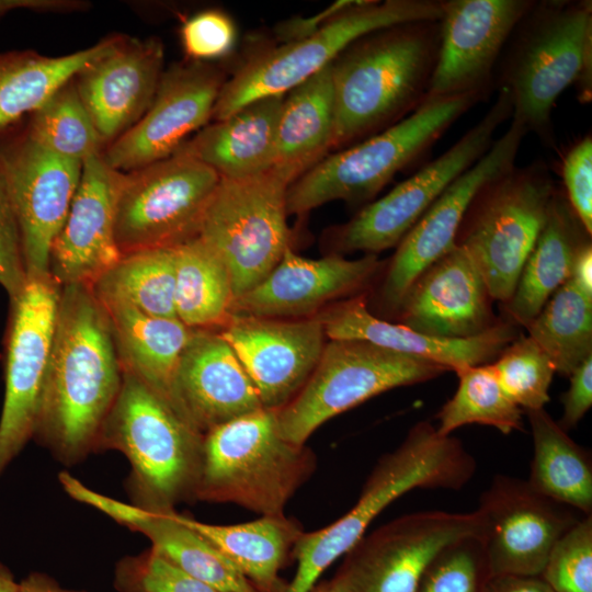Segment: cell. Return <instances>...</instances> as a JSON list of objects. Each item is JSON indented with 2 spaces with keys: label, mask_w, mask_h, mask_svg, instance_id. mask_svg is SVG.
I'll list each match as a JSON object with an SVG mask.
<instances>
[{
  "label": "cell",
  "mask_w": 592,
  "mask_h": 592,
  "mask_svg": "<svg viewBox=\"0 0 592 592\" xmlns=\"http://www.w3.org/2000/svg\"><path fill=\"white\" fill-rule=\"evenodd\" d=\"M308 592H343L339 581L333 577L323 582H317Z\"/></svg>",
  "instance_id": "obj_55"
},
{
  "label": "cell",
  "mask_w": 592,
  "mask_h": 592,
  "mask_svg": "<svg viewBox=\"0 0 592 592\" xmlns=\"http://www.w3.org/2000/svg\"><path fill=\"white\" fill-rule=\"evenodd\" d=\"M158 37L116 34L113 45L73 78L79 96L106 147L147 112L164 70Z\"/></svg>",
  "instance_id": "obj_22"
},
{
  "label": "cell",
  "mask_w": 592,
  "mask_h": 592,
  "mask_svg": "<svg viewBox=\"0 0 592 592\" xmlns=\"http://www.w3.org/2000/svg\"><path fill=\"white\" fill-rule=\"evenodd\" d=\"M458 387L436 414L441 435L467 424H482L503 434L523 429V410L500 386L491 364L466 366L456 371Z\"/></svg>",
  "instance_id": "obj_39"
},
{
  "label": "cell",
  "mask_w": 592,
  "mask_h": 592,
  "mask_svg": "<svg viewBox=\"0 0 592 592\" xmlns=\"http://www.w3.org/2000/svg\"><path fill=\"white\" fill-rule=\"evenodd\" d=\"M218 331L237 354L262 407L275 411L303 389L327 343L317 316L300 319L231 316Z\"/></svg>",
  "instance_id": "obj_21"
},
{
  "label": "cell",
  "mask_w": 592,
  "mask_h": 592,
  "mask_svg": "<svg viewBox=\"0 0 592 592\" xmlns=\"http://www.w3.org/2000/svg\"><path fill=\"white\" fill-rule=\"evenodd\" d=\"M510 39L499 88L509 93L511 118L526 133L551 140L558 96L576 83L579 100H591V1L534 2Z\"/></svg>",
  "instance_id": "obj_4"
},
{
  "label": "cell",
  "mask_w": 592,
  "mask_h": 592,
  "mask_svg": "<svg viewBox=\"0 0 592 592\" xmlns=\"http://www.w3.org/2000/svg\"><path fill=\"white\" fill-rule=\"evenodd\" d=\"M445 367L361 340H330L311 376L276 411L281 435L295 444L328 420L390 389L433 379Z\"/></svg>",
  "instance_id": "obj_9"
},
{
  "label": "cell",
  "mask_w": 592,
  "mask_h": 592,
  "mask_svg": "<svg viewBox=\"0 0 592 592\" xmlns=\"http://www.w3.org/2000/svg\"><path fill=\"white\" fill-rule=\"evenodd\" d=\"M114 588L118 592H221L174 567L151 547L117 561Z\"/></svg>",
  "instance_id": "obj_44"
},
{
  "label": "cell",
  "mask_w": 592,
  "mask_h": 592,
  "mask_svg": "<svg viewBox=\"0 0 592 592\" xmlns=\"http://www.w3.org/2000/svg\"><path fill=\"white\" fill-rule=\"evenodd\" d=\"M330 340H361L379 348L424 358L448 371L489 364L515 337L510 323H496L465 339L432 337L402 323L375 317L364 297L356 296L329 306L316 315Z\"/></svg>",
  "instance_id": "obj_28"
},
{
  "label": "cell",
  "mask_w": 592,
  "mask_h": 592,
  "mask_svg": "<svg viewBox=\"0 0 592 592\" xmlns=\"http://www.w3.org/2000/svg\"><path fill=\"white\" fill-rule=\"evenodd\" d=\"M288 186L273 170L253 178L220 179L208 203L198 237L227 265L235 297L261 282L291 247Z\"/></svg>",
  "instance_id": "obj_11"
},
{
  "label": "cell",
  "mask_w": 592,
  "mask_h": 592,
  "mask_svg": "<svg viewBox=\"0 0 592 592\" xmlns=\"http://www.w3.org/2000/svg\"><path fill=\"white\" fill-rule=\"evenodd\" d=\"M19 592H86L62 588L54 578L34 571L19 582Z\"/></svg>",
  "instance_id": "obj_53"
},
{
  "label": "cell",
  "mask_w": 592,
  "mask_h": 592,
  "mask_svg": "<svg viewBox=\"0 0 592 592\" xmlns=\"http://www.w3.org/2000/svg\"><path fill=\"white\" fill-rule=\"evenodd\" d=\"M0 592H19V582L2 561H0Z\"/></svg>",
  "instance_id": "obj_54"
},
{
  "label": "cell",
  "mask_w": 592,
  "mask_h": 592,
  "mask_svg": "<svg viewBox=\"0 0 592 592\" xmlns=\"http://www.w3.org/2000/svg\"><path fill=\"white\" fill-rule=\"evenodd\" d=\"M60 286L29 277L11 303L0 415V476L34 437L48 378Z\"/></svg>",
  "instance_id": "obj_14"
},
{
  "label": "cell",
  "mask_w": 592,
  "mask_h": 592,
  "mask_svg": "<svg viewBox=\"0 0 592 592\" xmlns=\"http://www.w3.org/2000/svg\"><path fill=\"white\" fill-rule=\"evenodd\" d=\"M490 577L481 540L478 536H467L439 551L414 592H483Z\"/></svg>",
  "instance_id": "obj_42"
},
{
  "label": "cell",
  "mask_w": 592,
  "mask_h": 592,
  "mask_svg": "<svg viewBox=\"0 0 592 592\" xmlns=\"http://www.w3.org/2000/svg\"><path fill=\"white\" fill-rule=\"evenodd\" d=\"M118 172L103 153L82 163L77 192L49 253L48 273L60 287L91 286L122 257L115 240Z\"/></svg>",
  "instance_id": "obj_24"
},
{
  "label": "cell",
  "mask_w": 592,
  "mask_h": 592,
  "mask_svg": "<svg viewBox=\"0 0 592 592\" xmlns=\"http://www.w3.org/2000/svg\"><path fill=\"white\" fill-rule=\"evenodd\" d=\"M88 2L78 0H0V20L13 10H32L37 12H73L82 11Z\"/></svg>",
  "instance_id": "obj_51"
},
{
  "label": "cell",
  "mask_w": 592,
  "mask_h": 592,
  "mask_svg": "<svg viewBox=\"0 0 592 592\" xmlns=\"http://www.w3.org/2000/svg\"><path fill=\"white\" fill-rule=\"evenodd\" d=\"M533 437L530 487L583 515L592 511V460L545 409L526 411Z\"/></svg>",
  "instance_id": "obj_34"
},
{
  "label": "cell",
  "mask_w": 592,
  "mask_h": 592,
  "mask_svg": "<svg viewBox=\"0 0 592 592\" xmlns=\"http://www.w3.org/2000/svg\"><path fill=\"white\" fill-rule=\"evenodd\" d=\"M530 0L442 1L436 62L426 96L489 92L500 55Z\"/></svg>",
  "instance_id": "obj_20"
},
{
  "label": "cell",
  "mask_w": 592,
  "mask_h": 592,
  "mask_svg": "<svg viewBox=\"0 0 592 592\" xmlns=\"http://www.w3.org/2000/svg\"><path fill=\"white\" fill-rule=\"evenodd\" d=\"M181 43L187 58L208 62L226 56L236 42L232 20L217 10H206L187 19L181 26Z\"/></svg>",
  "instance_id": "obj_45"
},
{
  "label": "cell",
  "mask_w": 592,
  "mask_h": 592,
  "mask_svg": "<svg viewBox=\"0 0 592 592\" xmlns=\"http://www.w3.org/2000/svg\"><path fill=\"white\" fill-rule=\"evenodd\" d=\"M285 94L254 100L205 125L179 152L213 169L220 179H247L272 170L278 118Z\"/></svg>",
  "instance_id": "obj_29"
},
{
  "label": "cell",
  "mask_w": 592,
  "mask_h": 592,
  "mask_svg": "<svg viewBox=\"0 0 592 592\" xmlns=\"http://www.w3.org/2000/svg\"><path fill=\"white\" fill-rule=\"evenodd\" d=\"M475 470L476 462L460 441L441 435L428 421L417 423L397 448L379 458L356 503L344 515L320 530L304 532L293 550L297 569L285 592H308L405 493L414 489L459 490Z\"/></svg>",
  "instance_id": "obj_3"
},
{
  "label": "cell",
  "mask_w": 592,
  "mask_h": 592,
  "mask_svg": "<svg viewBox=\"0 0 592 592\" xmlns=\"http://www.w3.org/2000/svg\"><path fill=\"white\" fill-rule=\"evenodd\" d=\"M378 266L376 254L356 260L339 254L307 259L289 247L261 282L232 299L230 315L272 319L314 317L327 304L365 286Z\"/></svg>",
  "instance_id": "obj_23"
},
{
  "label": "cell",
  "mask_w": 592,
  "mask_h": 592,
  "mask_svg": "<svg viewBox=\"0 0 592 592\" xmlns=\"http://www.w3.org/2000/svg\"><path fill=\"white\" fill-rule=\"evenodd\" d=\"M0 159L19 223L27 278L48 275L50 249L77 192L82 163L53 155L25 130L0 138Z\"/></svg>",
  "instance_id": "obj_19"
},
{
  "label": "cell",
  "mask_w": 592,
  "mask_h": 592,
  "mask_svg": "<svg viewBox=\"0 0 592 592\" xmlns=\"http://www.w3.org/2000/svg\"><path fill=\"white\" fill-rule=\"evenodd\" d=\"M116 37L91 47L50 57L34 50L0 53V133L36 111L56 90L104 54Z\"/></svg>",
  "instance_id": "obj_35"
},
{
  "label": "cell",
  "mask_w": 592,
  "mask_h": 592,
  "mask_svg": "<svg viewBox=\"0 0 592 592\" xmlns=\"http://www.w3.org/2000/svg\"><path fill=\"white\" fill-rule=\"evenodd\" d=\"M556 192L544 163L512 167L478 194L459 241L476 261L492 299L506 304L547 218Z\"/></svg>",
  "instance_id": "obj_12"
},
{
  "label": "cell",
  "mask_w": 592,
  "mask_h": 592,
  "mask_svg": "<svg viewBox=\"0 0 592 592\" xmlns=\"http://www.w3.org/2000/svg\"><path fill=\"white\" fill-rule=\"evenodd\" d=\"M334 99L331 65L285 94L272 170L289 185L332 149Z\"/></svg>",
  "instance_id": "obj_32"
},
{
  "label": "cell",
  "mask_w": 592,
  "mask_h": 592,
  "mask_svg": "<svg viewBox=\"0 0 592 592\" xmlns=\"http://www.w3.org/2000/svg\"><path fill=\"white\" fill-rule=\"evenodd\" d=\"M490 299L476 261L456 242L414 281L397 310L400 323L415 331L465 339L496 325Z\"/></svg>",
  "instance_id": "obj_25"
},
{
  "label": "cell",
  "mask_w": 592,
  "mask_h": 592,
  "mask_svg": "<svg viewBox=\"0 0 592 592\" xmlns=\"http://www.w3.org/2000/svg\"><path fill=\"white\" fill-rule=\"evenodd\" d=\"M490 364L500 386L515 405L525 411L544 409L556 369L531 337L515 338Z\"/></svg>",
  "instance_id": "obj_41"
},
{
  "label": "cell",
  "mask_w": 592,
  "mask_h": 592,
  "mask_svg": "<svg viewBox=\"0 0 592 592\" xmlns=\"http://www.w3.org/2000/svg\"><path fill=\"white\" fill-rule=\"evenodd\" d=\"M355 2L356 0L337 1L312 16L299 18L284 22L278 26L277 34L283 38L282 41L284 43L306 37L320 29L330 19L353 5Z\"/></svg>",
  "instance_id": "obj_49"
},
{
  "label": "cell",
  "mask_w": 592,
  "mask_h": 592,
  "mask_svg": "<svg viewBox=\"0 0 592 592\" xmlns=\"http://www.w3.org/2000/svg\"><path fill=\"white\" fill-rule=\"evenodd\" d=\"M480 100L474 93L426 96L398 123L322 158L288 186L287 214L301 215L332 201L373 198Z\"/></svg>",
  "instance_id": "obj_7"
},
{
  "label": "cell",
  "mask_w": 592,
  "mask_h": 592,
  "mask_svg": "<svg viewBox=\"0 0 592 592\" xmlns=\"http://www.w3.org/2000/svg\"><path fill=\"white\" fill-rule=\"evenodd\" d=\"M99 300L110 320L123 369L175 411L177 372L193 330L175 318L149 316L119 300Z\"/></svg>",
  "instance_id": "obj_30"
},
{
  "label": "cell",
  "mask_w": 592,
  "mask_h": 592,
  "mask_svg": "<svg viewBox=\"0 0 592 592\" xmlns=\"http://www.w3.org/2000/svg\"><path fill=\"white\" fill-rule=\"evenodd\" d=\"M483 592H555L540 576H492Z\"/></svg>",
  "instance_id": "obj_50"
},
{
  "label": "cell",
  "mask_w": 592,
  "mask_h": 592,
  "mask_svg": "<svg viewBox=\"0 0 592 592\" xmlns=\"http://www.w3.org/2000/svg\"><path fill=\"white\" fill-rule=\"evenodd\" d=\"M569 377V387L561 396L563 412L558 421L566 432L576 428L592 406V355L588 356Z\"/></svg>",
  "instance_id": "obj_48"
},
{
  "label": "cell",
  "mask_w": 592,
  "mask_h": 592,
  "mask_svg": "<svg viewBox=\"0 0 592 592\" xmlns=\"http://www.w3.org/2000/svg\"><path fill=\"white\" fill-rule=\"evenodd\" d=\"M476 511H423L364 534L344 555L334 578L343 592H414L431 560L448 544L480 535Z\"/></svg>",
  "instance_id": "obj_15"
},
{
  "label": "cell",
  "mask_w": 592,
  "mask_h": 592,
  "mask_svg": "<svg viewBox=\"0 0 592 592\" xmlns=\"http://www.w3.org/2000/svg\"><path fill=\"white\" fill-rule=\"evenodd\" d=\"M123 380L104 307L89 285L61 286L48 378L34 437L65 465L95 451Z\"/></svg>",
  "instance_id": "obj_1"
},
{
  "label": "cell",
  "mask_w": 592,
  "mask_h": 592,
  "mask_svg": "<svg viewBox=\"0 0 592 592\" xmlns=\"http://www.w3.org/2000/svg\"><path fill=\"white\" fill-rule=\"evenodd\" d=\"M24 130L37 145L64 159L83 163L104 151V144L73 79L30 115Z\"/></svg>",
  "instance_id": "obj_40"
},
{
  "label": "cell",
  "mask_w": 592,
  "mask_h": 592,
  "mask_svg": "<svg viewBox=\"0 0 592 592\" xmlns=\"http://www.w3.org/2000/svg\"><path fill=\"white\" fill-rule=\"evenodd\" d=\"M441 18L442 1L356 0L310 35L250 57L223 84L212 118L223 119L261 98L286 94L331 65L345 48L367 34Z\"/></svg>",
  "instance_id": "obj_8"
},
{
  "label": "cell",
  "mask_w": 592,
  "mask_h": 592,
  "mask_svg": "<svg viewBox=\"0 0 592 592\" xmlns=\"http://www.w3.org/2000/svg\"><path fill=\"white\" fill-rule=\"evenodd\" d=\"M26 282L21 232L0 159V285L12 301Z\"/></svg>",
  "instance_id": "obj_46"
},
{
  "label": "cell",
  "mask_w": 592,
  "mask_h": 592,
  "mask_svg": "<svg viewBox=\"0 0 592 592\" xmlns=\"http://www.w3.org/2000/svg\"><path fill=\"white\" fill-rule=\"evenodd\" d=\"M219 181L213 169L179 151L118 172L115 240L121 254L175 247L197 237Z\"/></svg>",
  "instance_id": "obj_10"
},
{
  "label": "cell",
  "mask_w": 592,
  "mask_h": 592,
  "mask_svg": "<svg viewBox=\"0 0 592 592\" xmlns=\"http://www.w3.org/2000/svg\"><path fill=\"white\" fill-rule=\"evenodd\" d=\"M511 115L509 93L499 88L488 112L451 148L339 227L333 235L337 249L376 254L397 247L444 190L488 151Z\"/></svg>",
  "instance_id": "obj_13"
},
{
  "label": "cell",
  "mask_w": 592,
  "mask_h": 592,
  "mask_svg": "<svg viewBox=\"0 0 592 592\" xmlns=\"http://www.w3.org/2000/svg\"><path fill=\"white\" fill-rule=\"evenodd\" d=\"M590 235L563 194L555 192L547 218L506 303L511 318L526 327L551 295L571 277L580 249Z\"/></svg>",
  "instance_id": "obj_31"
},
{
  "label": "cell",
  "mask_w": 592,
  "mask_h": 592,
  "mask_svg": "<svg viewBox=\"0 0 592 592\" xmlns=\"http://www.w3.org/2000/svg\"><path fill=\"white\" fill-rule=\"evenodd\" d=\"M526 328L556 373L569 376L592 355V297L568 280Z\"/></svg>",
  "instance_id": "obj_38"
},
{
  "label": "cell",
  "mask_w": 592,
  "mask_h": 592,
  "mask_svg": "<svg viewBox=\"0 0 592 592\" xmlns=\"http://www.w3.org/2000/svg\"><path fill=\"white\" fill-rule=\"evenodd\" d=\"M476 512L491 577L540 576L555 543L581 519L526 480L505 475L492 479Z\"/></svg>",
  "instance_id": "obj_16"
},
{
  "label": "cell",
  "mask_w": 592,
  "mask_h": 592,
  "mask_svg": "<svg viewBox=\"0 0 592 592\" xmlns=\"http://www.w3.org/2000/svg\"><path fill=\"white\" fill-rule=\"evenodd\" d=\"M562 179L567 201L584 230L592 234V138L574 144L563 158Z\"/></svg>",
  "instance_id": "obj_47"
},
{
  "label": "cell",
  "mask_w": 592,
  "mask_h": 592,
  "mask_svg": "<svg viewBox=\"0 0 592 592\" xmlns=\"http://www.w3.org/2000/svg\"><path fill=\"white\" fill-rule=\"evenodd\" d=\"M102 300H119L160 318H175L174 247L124 254L91 286Z\"/></svg>",
  "instance_id": "obj_37"
},
{
  "label": "cell",
  "mask_w": 592,
  "mask_h": 592,
  "mask_svg": "<svg viewBox=\"0 0 592 592\" xmlns=\"http://www.w3.org/2000/svg\"><path fill=\"white\" fill-rule=\"evenodd\" d=\"M440 42V21H417L367 34L331 64L332 148L398 123L425 100Z\"/></svg>",
  "instance_id": "obj_2"
},
{
  "label": "cell",
  "mask_w": 592,
  "mask_h": 592,
  "mask_svg": "<svg viewBox=\"0 0 592 592\" xmlns=\"http://www.w3.org/2000/svg\"><path fill=\"white\" fill-rule=\"evenodd\" d=\"M204 434L132 373L123 369L118 396L101 428L95 451L128 459L134 505L169 511L195 500Z\"/></svg>",
  "instance_id": "obj_5"
},
{
  "label": "cell",
  "mask_w": 592,
  "mask_h": 592,
  "mask_svg": "<svg viewBox=\"0 0 592 592\" xmlns=\"http://www.w3.org/2000/svg\"><path fill=\"white\" fill-rule=\"evenodd\" d=\"M177 319L192 330H220L231 317L229 270L198 236L174 247Z\"/></svg>",
  "instance_id": "obj_36"
},
{
  "label": "cell",
  "mask_w": 592,
  "mask_h": 592,
  "mask_svg": "<svg viewBox=\"0 0 592 592\" xmlns=\"http://www.w3.org/2000/svg\"><path fill=\"white\" fill-rule=\"evenodd\" d=\"M316 466L306 444L281 435L276 411L261 408L204 434L195 500L232 503L260 516L282 515Z\"/></svg>",
  "instance_id": "obj_6"
},
{
  "label": "cell",
  "mask_w": 592,
  "mask_h": 592,
  "mask_svg": "<svg viewBox=\"0 0 592 592\" xmlns=\"http://www.w3.org/2000/svg\"><path fill=\"white\" fill-rule=\"evenodd\" d=\"M540 577L555 592H592L591 514L555 543Z\"/></svg>",
  "instance_id": "obj_43"
},
{
  "label": "cell",
  "mask_w": 592,
  "mask_h": 592,
  "mask_svg": "<svg viewBox=\"0 0 592 592\" xmlns=\"http://www.w3.org/2000/svg\"><path fill=\"white\" fill-rule=\"evenodd\" d=\"M59 481L69 497L105 513L118 524L139 532L164 560L221 592H259L206 537L175 510L149 511L99 493L68 473Z\"/></svg>",
  "instance_id": "obj_27"
},
{
  "label": "cell",
  "mask_w": 592,
  "mask_h": 592,
  "mask_svg": "<svg viewBox=\"0 0 592 592\" xmlns=\"http://www.w3.org/2000/svg\"><path fill=\"white\" fill-rule=\"evenodd\" d=\"M526 130L511 121L488 151L457 177L397 246L388 267L382 297L398 309L414 281L456 244V236L478 194L515 166Z\"/></svg>",
  "instance_id": "obj_18"
},
{
  "label": "cell",
  "mask_w": 592,
  "mask_h": 592,
  "mask_svg": "<svg viewBox=\"0 0 592 592\" xmlns=\"http://www.w3.org/2000/svg\"><path fill=\"white\" fill-rule=\"evenodd\" d=\"M174 405L202 434L262 407L230 344L216 330H193L179 363Z\"/></svg>",
  "instance_id": "obj_26"
},
{
  "label": "cell",
  "mask_w": 592,
  "mask_h": 592,
  "mask_svg": "<svg viewBox=\"0 0 592 592\" xmlns=\"http://www.w3.org/2000/svg\"><path fill=\"white\" fill-rule=\"evenodd\" d=\"M225 81L209 62L189 59L164 69L144 116L104 148L107 164L126 172L175 153L212 118Z\"/></svg>",
  "instance_id": "obj_17"
},
{
  "label": "cell",
  "mask_w": 592,
  "mask_h": 592,
  "mask_svg": "<svg viewBox=\"0 0 592 592\" xmlns=\"http://www.w3.org/2000/svg\"><path fill=\"white\" fill-rule=\"evenodd\" d=\"M185 522L219 549L259 592H285L280 572L293 558L304 530L285 514L229 525L208 524L184 515Z\"/></svg>",
  "instance_id": "obj_33"
},
{
  "label": "cell",
  "mask_w": 592,
  "mask_h": 592,
  "mask_svg": "<svg viewBox=\"0 0 592 592\" xmlns=\"http://www.w3.org/2000/svg\"><path fill=\"white\" fill-rule=\"evenodd\" d=\"M570 280L584 294L592 297V247L590 241L580 249Z\"/></svg>",
  "instance_id": "obj_52"
}]
</instances>
